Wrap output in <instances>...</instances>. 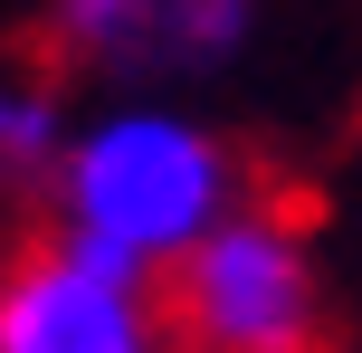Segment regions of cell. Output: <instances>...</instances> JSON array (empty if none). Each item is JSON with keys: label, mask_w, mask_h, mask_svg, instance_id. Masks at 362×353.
<instances>
[{"label": "cell", "mask_w": 362, "mask_h": 353, "mask_svg": "<svg viewBox=\"0 0 362 353\" xmlns=\"http://www.w3.org/2000/svg\"><path fill=\"white\" fill-rule=\"evenodd\" d=\"M67 86H57V67H0V191L10 201H38L48 191V163L67 153Z\"/></svg>", "instance_id": "5"}, {"label": "cell", "mask_w": 362, "mask_h": 353, "mask_svg": "<svg viewBox=\"0 0 362 353\" xmlns=\"http://www.w3.org/2000/svg\"><path fill=\"white\" fill-rule=\"evenodd\" d=\"M163 306L181 353H334L325 248L286 201L257 191L163 267Z\"/></svg>", "instance_id": "2"}, {"label": "cell", "mask_w": 362, "mask_h": 353, "mask_svg": "<svg viewBox=\"0 0 362 353\" xmlns=\"http://www.w3.org/2000/svg\"><path fill=\"white\" fill-rule=\"evenodd\" d=\"M238 201H248V163L219 125H200L191 105H172L153 86H115L105 105H86L67 125V153L48 163V191H38V220L163 277Z\"/></svg>", "instance_id": "1"}, {"label": "cell", "mask_w": 362, "mask_h": 353, "mask_svg": "<svg viewBox=\"0 0 362 353\" xmlns=\"http://www.w3.org/2000/svg\"><path fill=\"white\" fill-rule=\"evenodd\" d=\"M267 0H48V67L86 86H200L238 67Z\"/></svg>", "instance_id": "4"}, {"label": "cell", "mask_w": 362, "mask_h": 353, "mask_svg": "<svg viewBox=\"0 0 362 353\" xmlns=\"http://www.w3.org/2000/svg\"><path fill=\"white\" fill-rule=\"evenodd\" d=\"M0 353H181V344L153 267L105 258L38 220L0 248Z\"/></svg>", "instance_id": "3"}]
</instances>
